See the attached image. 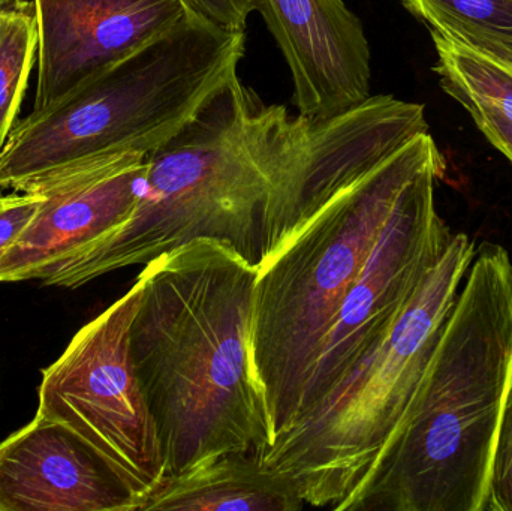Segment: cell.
<instances>
[{
  "label": "cell",
  "instance_id": "obj_1",
  "mask_svg": "<svg viewBox=\"0 0 512 511\" xmlns=\"http://www.w3.org/2000/svg\"><path fill=\"white\" fill-rule=\"evenodd\" d=\"M258 267L231 243L198 239L143 266L129 332L165 477L274 444L252 359Z\"/></svg>",
  "mask_w": 512,
  "mask_h": 511
},
{
  "label": "cell",
  "instance_id": "obj_2",
  "mask_svg": "<svg viewBox=\"0 0 512 511\" xmlns=\"http://www.w3.org/2000/svg\"><path fill=\"white\" fill-rule=\"evenodd\" d=\"M396 437L346 511H484L512 383V260L483 243Z\"/></svg>",
  "mask_w": 512,
  "mask_h": 511
},
{
  "label": "cell",
  "instance_id": "obj_3",
  "mask_svg": "<svg viewBox=\"0 0 512 511\" xmlns=\"http://www.w3.org/2000/svg\"><path fill=\"white\" fill-rule=\"evenodd\" d=\"M288 125L285 107L262 104L234 75L191 122L149 153L129 218L42 282L81 287L198 239L231 243L258 267Z\"/></svg>",
  "mask_w": 512,
  "mask_h": 511
},
{
  "label": "cell",
  "instance_id": "obj_4",
  "mask_svg": "<svg viewBox=\"0 0 512 511\" xmlns=\"http://www.w3.org/2000/svg\"><path fill=\"white\" fill-rule=\"evenodd\" d=\"M439 158L435 140L424 132L361 168L276 257L258 267L252 359L274 441L297 420L325 336L403 192Z\"/></svg>",
  "mask_w": 512,
  "mask_h": 511
},
{
  "label": "cell",
  "instance_id": "obj_5",
  "mask_svg": "<svg viewBox=\"0 0 512 511\" xmlns=\"http://www.w3.org/2000/svg\"><path fill=\"white\" fill-rule=\"evenodd\" d=\"M245 32L191 14L60 104L15 123L0 153V188L33 180L83 159L164 146L234 77Z\"/></svg>",
  "mask_w": 512,
  "mask_h": 511
},
{
  "label": "cell",
  "instance_id": "obj_6",
  "mask_svg": "<svg viewBox=\"0 0 512 511\" xmlns=\"http://www.w3.org/2000/svg\"><path fill=\"white\" fill-rule=\"evenodd\" d=\"M477 249L454 234L387 336L262 455L294 480L306 506L346 511L369 479L411 408Z\"/></svg>",
  "mask_w": 512,
  "mask_h": 511
},
{
  "label": "cell",
  "instance_id": "obj_7",
  "mask_svg": "<svg viewBox=\"0 0 512 511\" xmlns=\"http://www.w3.org/2000/svg\"><path fill=\"white\" fill-rule=\"evenodd\" d=\"M141 282L78 330L42 371L38 413L74 429L119 474L138 511L165 479L155 422L138 383L129 332Z\"/></svg>",
  "mask_w": 512,
  "mask_h": 511
},
{
  "label": "cell",
  "instance_id": "obj_8",
  "mask_svg": "<svg viewBox=\"0 0 512 511\" xmlns=\"http://www.w3.org/2000/svg\"><path fill=\"white\" fill-rule=\"evenodd\" d=\"M444 168L442 156L427 165L403 192L325 336L307 378L298 417L342 383L387 336L450 245L454 234L435 203L436 180Z\"/></svg>",
  "mask_w": 512,
  "mask_h": 511
},
{
  "label": "cell",
  "instance_id": "obj_9",
  "mask_svg": "<svg viewBox=\"0 0 512 511\" xmlns=\"http://www.w3.org/2000/svg\"><path fill=\"white\" fill-rule=\"evenodd\" d=\"M147 165L149 153H107L24 186L21 191L39 192L44 200L0 258V284L44 281L116 230L137 204Z\"/></svg>",
  "mask_w": 512,
  "mask_h": 511
},
{
  "label": "cell",
  "instance_id": "obj_10",
  "mask_svg": "<svg viewBox=\"0 0 512 511\" xmlns=\"http://www.w3.org/2000/svg\"><path fill=\"white\" fill-rule=\"evenodd\" d=\"M38 80L30 113H41L179 26L182 0H33Z\"/></svg>",
  "mask_w": 512,
  "mask_h": 511
},
{
  "label": "cell",
  "instance_id": "obj_11",
  "mask_svg": "<svg viewBox=\"0 0 512 511\" xmlns=\"http://www.w3.org/2000/svg\"><path fill=\"white\" fill-rule=\"evenodd\" d=\"M289 72L298 114L334 116L370 98L369 41L343 0H255Z\"/></svg>",
  "mask_w": 512,
  "mask_h": 511
},
{
  "label": "cell",
  "instance_id": "obj_12",
  "mask_svg": "<svg viewBox=\"0 0 512 511\" xmlns=\"http://www.w3.org/2000/svg\"><path fill=\"white\" fill-rule=\"evenodd\" d=\"M0 511H138L107 459L50 417L0 443Z\"/></svg>",
  "mask_w": 512,
  "mask_h": 511
},
{
  "label": "cell",
  "instance_id": "obj_13",
  "mask_svg": "<svg viewBox=\"0 0 512 511\" xmlns=\"http://www.w3.org/2000/svg\"><path fill=\"white\" fill-rule=\"evenodd\" d=\"M294 480L262 462L258 452H231L165 477L141 511H300Z\"/></svg>",
  "mask_w": 512,
  "mask_h": 511
},
{
  "label": "cell",
  "instance_id": "obj_14",
  "mask_svg": "<svg viewBox=\"0 0 512 511\" xmlns=\"http://www.w3.org/2000/svg\"><path fill=\"white\" fill-rule=\"evenodd\" d=\"M430 30L512 66V0H402Z\"/></svg>",
  "mask_w": 512,
  "mask_h": 511
},
{
  "label": "cell",
  "instance_id": "obj_15",
  "mask_svg": "<svg viewBox=\"0 0 512 511\" xmlns=\"http://www.w3.org/2000/svg\"><path fill=\"white\" fill-rule=\"evenodd\" d=\"M430 33L438 54L433 71L442 89L462 107H493L512 122V66L435 30Z\"/></svg>",
  "mask_w": 512,
  "mask_h": 511
},
{
  "label": "cell",
  "instance_id": "obj_16",
  "mask_svg": "<svg viewBox=\"0 0 512 511\" xmlns=\"http://www.w3.org/2000/svg\"><path fill=\"white\" fill-rule=\"evenodd\" d=\"M36 57L35 8L0 11V153L17 123Z\"/></svg>",
  "mask_w": 512,
  "mask_h": 511
},
{
  "label": "cell",
  "instance_id": "obj_17",
  "mask_svg": "<svg viewBox=\"0 0 512 511\" xmlns=\"http://www.w3.org/2000/svg\"><path fill=\"white\" fill-rule=\"evenodd\" d=\"M484 511H512V383L496 435Z\"/></svg>",
  "mask_w": 512,
  "mask_h": 511
},
{
  "label": "cell",
  "instance_id": "obj_18",
  "mask_svg": "<svg viewBox=\"0 0 512 511\" xmlns=\"http://www.w3.org/2000/svg\"><path fill=\"white\" fill-rule=\"evenodd\" d=\"M42 200L44 197L39 192L0 194V258L17 242L20 234L35 218Z\"/></svg>",
  "mask_w": 512,
  "mask_h": 511
},
{
  "label": "cell",
  "instance_id": "obj_19",
  "mask_svg": "<svg viewBox=\"0 0 512 511\" xmlns=\"http://www.w3.org/2000/svg\"><path fill=\"white\" fill-rule=\"evenodd\" d=\"M192 17L230 32H245L255 0H182Z\"/></svg>",
  "mask_w": 512,
  "mask_h": 511
},
{
  "label": "cell",
  "instance_id": "obj_20",
  "mask_svg": "<svg viewBox=\"0 0 512 511\" xmlns=\"http://www.w3.org/2000/svg\"><path fill=\"white\" fill-rule=\"evenodd\" d=\"M484 137L512 162V122L501 111L481 105H463Z\"/></svg>",
  "mask_w": 512,
  "mask_h": 511
},
{
  "label": "cell",
  "instance_id": "obj_21",
  "mask_svg": "<svg viewBox=\"0 0 512 511\" xmlns=\"http://www.w3.org/2000/svg\"><path fill=\"white\" fill-rule=\"evenodd\" d=\"M33 2L30 0H0V11L6 9H27L32 8Z\"/></svg>",
  "mask_w": 512,
  "mask_h": 511
}]
</instances>
